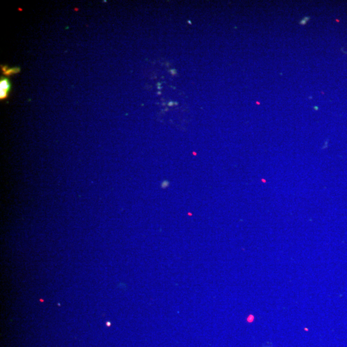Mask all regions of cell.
Returning <instances> with one entry per match:
<instances>
[{"instance_id":"obj_1","label":"cell","mask_w":347,"mask_h":347,"mask_svg":"<svg viewBox=\"0 0 347 347\" xmlns=\"http://www.w3.org/2000/svg\"><path fill=\"white\" fill-rule=\"evenodd\" d=\"M11 87V83H10L9 79L5 78V77L1 79L0 80V91H4L9 93Z\"/></svg>"},{"instance_id":"obj_2","label":"cell","mask_w":347,"mask_h":347,"mask_svg":"<svg viewBox=\"0 0 347 347\" xmlns=\"http://www.w3.org/2000/svg\"><path fill=\"white\" fill-rule=\"evenodd\" d=\"M2 71H3V74L5 75H9L16 74L18 73L20 71L19 68H10L7 66H1Z\"/></svg>"},{"instance_id":"obj_3","label":"cell","mask_w":347,"mask_h":347,"mask_svg":"<svg viewBox=\"0 0 347 347\" xmlns=\"http://www.w3.org/2000/svg\"><path fill=\"white\" fill-rule=\"evenodd\" d=\"M169 185V182H167V181H165V182H163L162 186L163 188H165L167 187V186Z\"/></svg>"}]
</instances>
